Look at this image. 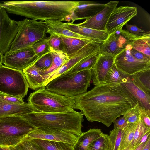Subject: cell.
I'll use <instances>...</instances> for the list:
<instances>
[{"label": "cell", "mask_w": 150, "mask_h": 150, "mask_svg": "<svg viewBox=\"0 0 150 150\" xmlns=\"http://www.w3.org/2000/svg\"><path fill=\"white\" fill-rule=\"evenodd\" d=\"M75 107L87 120L109 127L137 103L135 98L121 84L103 83L74 98Z\"/></svg>", "instance_id": "6da1fadb"}, {"label": "cell", "mask_w": 150, "mask_h": 150, "mask_svg": "<svg viewBox=\"0 0 150 150\" xmlns=\"http://www.w3.org/2000/svg\"><path fill=\"white\" fill-rule=\"evenodd\" d=\"M76 1H9L0 3V6L10 13L35 20L64 21L72 14L79 5Z\"/></svg>", "instance_id": "7a4b0ae2"}, {"label": "cell", "mask_w": 150, "mask_h": 150, "mask_svg": "<svg viewBox=\"0 0 150 150\" xmlns=\"http://www.w3.org/2000/svg\"><path fill=\"white\" fill-rule=\"evenodd\" d=\"M37 128H56L72 133L77 137L82 133L84 120L81 112L74 110L69 112H33L21 116Z\"/></svg>", "instance_id": "3957f363"}, {"label": "cell", "mask_w": 150, "mask_h": 150, "mask_svg": "<svg viewBox=\"0 0 150 150\" xmlns=\"http://www.w3.org/2000/svg\"><path fill=\"white\" fill-rule=\"evenodd\" d=\"M91 80V70L64 73L52 79L44 88L51 92L74 98L87 91Z\"/></svg>", "instance_id": "277c9868"}, {"label": "cell", "mask_w": 150, "mask_h": 150, "mask_svg": "<svg viewBox=\"0 0 150 150\" xmlns=\"http://www.w3.org/2000/svg\"><path fill=\"white\" fill-rule=\"evenodd\" d=\"M28 101L35 112L64 113L74 110V98L51 92L44 87L31 93Z\"/></svg>", "instance_id": "5b68a950"}, {"label": "cell", "mask_w": 150, "mask_h": 150, "mask_svg": "<svg viewBox=\"0 0 150 150\" xmlns=\"http://www.w3.org/2000/svg\"><path fill=\"white\" fill-rule=\"evenodd\" d=\"M37 128L20 116L0 118V146H15Z\"/></svg>", "instance_id": "8992f818"}, {"label": "cell", "mask_w": 150, "mask_h": 150, "mask_svg": "<svg viewBox=\"0 0 150 150\" xmlns=\"http://www.w3.org/2000/svg\"><path fill=\"white\" fill-rule=\"evenodd\" d=\"M47 26L42 21L26 18L18 21V30L9 51L31 47L38 41L47 38Z\"/></svg>", "instance_id": "52a82bcc"}, {"label": "cell", "mask_w": 150, "mask_h": 150, "mask_svg": "<svg viewBox=\"0 0 150 150\" xmlns=\"http://www.w3.org/2000/svg\"><path fill=\"white\" fill-rule=\"evenodd\" d=\"M28 88L22 71L3 65L0 67V92L23 99Z\"/></svg>", "instance_id": "ba28073f"}, {"label": "cell", "mask_w": 150, "mask_h": 150, "mask_svg": "<svg viewBox=\"0 0 150 150\" xmlns=\"http://www.w3.org/2000/svg\"><path fill=\"white\" fill-rule=\"evenodd\" d=\"M44 56L36 54L30 47L7 52L4 55L2 64L7 67L23 71Z\"/></svg>", "instance_id": "9c48e42d"}, {"label": "cell", "mask_w": 150, "mask_h": 150, "mask_svg": "<svg viewBox=\"0 0 150 150\" xmlns=\"http://www.w3.org/2000/svg\"><path fill=\"white\" fill-rule=\"evenodd\" d=\"M128 45L114 57V63L118 69L128 75L150 70V61L140 60L134 57L130 54Z\"/></svg>", "instance_id": "30bf717a"}, {"label": "cell", "mask_w": 150, "mask_h": 150, "mask_svg": "<svg viewBox=\"0 0 150 150\" xmlns=\"http://www.w3.org/2000/svg\"><path fill=\"white\" fill-rule=\"evenodd\" d=\"M134 35L122 28L115 31L100 45L99 54L115 57L125 49Z\"/></svg>", "instance_id": "8fae6325"}, {"label": "cell", "mask_w": 150, "mask_h": 150, "mask_svg": "<svg viewBox=\"0 0 150 150\" xmlns=\"http://www.w3.org/2000/svg\"><path fill=\"white\" fill-rule=\"evenodd\" d=\"M18 29V21L10 18L6 10L1 7L0 8V52L3 54L4 55L9 51Z\"/></svg>", "instance_id": "7c38bea8"}, {"label": "cell", "mask_w": 150, "mask_h": 150, "mask_svg": "<svg viewBox=\"0 0 150 150\" xmlns=\"http://www.w3.org/2000/svg\"><path fill=\"white\" fill-rule=\"evenodd\" d=\"M120 72L122 79L121 84L135 98L140 106L150 110V92L140 83L137 73L128 75Z\"/></svg>", "instance_id": "4fadbf2b"}, {"label": "cell", "mask_w": 150, "mask_h": 150, "mask_svg": "<svg viewBox=\"0 0 150 150\" xmlns=\"http://www.w3.org/2000/svg\"><path fill=\"white\" fill-rule=\"evenodd\" d=\"M78 137L70 132L60 129L47 127L37 128L24 139H39L60 142L73 145Z\"/></svg>", "instance_id": "5bb4252c"}, {"label": "cell", "mask_w": 150, "mask_h": 150, "mask_svg": "<svg viewBox=\"0 0 150 150\" xmlns=\"http://www.w3.org/2000/svg\"><path fill=\"white\" fill-rule=\"evenodd\" d=\"M137 8L135 7H116L111 13L107 22L105 31L109 34L122 28L123 26L137 16Z\"/></svg>", "instance_id": "9a60e30c"}, {"label": "cell", "mask_w": 150, "mask_h": 150, "mask_svg": "<svg viewBox=\"0 0 150 150\" xmlns=\"http://www.w3.org/2000/svg\"><path fill=\"white\" fill-rule=\"evenodd\" d=\"M101 44L91 42L86 45L67 62L50 76L46 81L44 87L51 80L60 75L69 71L73 67L86 58L99 51Z\"/></svg>", "instance_id": "2e32d148"}, {"label": "cell", "mask_w": 150, "mask_h": 150, "mask_svg": "<svg viewBox=\"0 0 150 150\" xmlns=\"http://www.w3.org/2000/svg\"><path fill=\"white\" fill-rule=\"evenodd\" d=\"M119 3L118 1H110L105 4V8L100 12L77 25L92 29L105 31L106 26L108 19Z\"/></svg>", "instance_id": "e0dca14e"}, {"label": "cell", "mask_w": 150, "mask_h": 150, "mask_svg": "<svg viewBox=\"0 0 150 150\" xmlns=\"http://www.w3.org/2000/svg\"><path fill=\"white\" fill-rule=\"evenodd\" d=\"M79 4L70 16L71 23L78 20L86 19L95 16L103 9L105 4L93 1H80Z\"/></svg>", "instance_id": "ac0fdd59"}, {"label": "cell", "mask_w": 150, "mask_h": 150, "mask_svg": "<svg viewBox=\"0 0 150 150\" xmlns=\"http://www.w3.org/2000/svg\"><path fill=\"white\" fill-rule=\"evenodd\" d=\"M114 59L112 56L99 54L91 69L92 80L95 86L104 83L108 71L114 63Z\"/></svg>", "instance_id": "d6986e66"}, {"label": "cell", "mask_w": 150, "mask_h": 150, "mask_svg": "<svg viewBox=\"0 0 150 150\" xmlns=\"http://www.w3.org/2000/svg\"><path fill=\"white\" fill-rule=\"evenodd\" d=\"M66 24L68 28L71 31L101 45L103 43L109 35L105 31L98 30L82 27L71 22H68Z\"/></svg>", "instance_id": "ffe728a7"}, {"label": "cell", "mask_w": 150, "mask_h": 150, "mask_svg": "<svg viewBox=\"0 0 150 150\" xmlns=\"http://www.w3.org/2000/svg\"><path fill=\"white\" fill-rule=\"evenodd\" d=\"M44 22L47 28V33H48L50 35H55L59 36L92 41L83 36L69 30L67 27L66 23L62 22L59 20H47L45 21Z\"/></svg>", "instance_id": "44dd1931"}, {"label": "cell", "mask_w": 150, "mask_h": 150, "mask_svg": "<svg viewBox=\"0 0 150 150\" xmlns=\"http://www.w3.org/2000/svg\"><path fill=\"white\" fill-rule=\"evenodd\" d=\"M35 112L28 102L23 104L9 103L0 105V118L10 116H20Z\"/></svg>", "instance_id": "7402d4cb"}, {"label": "cell", "mask_w": 150, "mask_h": 150, "mask_svg": "<svg viewBox=\"0 0 150 150\" xmlns=\"http://www.w3.org/2000/svg\"><path fill=\"white\" fill-rule=\"evenodd\" d=\"M22 71L27 81L29 88L36 91L44 87L46 81L45 76L42 75L34 64Z\"/></svg>", "instance_id": "603a6c76"}, {"label": "cell", "mask_w": 150, "mask_h": 150, "mask_svg": "<svg viewBox=\"0 0 150 150\" xmlns=\"http://www.w3.org/2000/svg\"><path fill=\"white\" fill-rule=\"evenodd\" d=\"M49 51L52 59V65L47 70L41 73L42 75L45 76V82L50 76L70 60L67 54L62 51L57 50L50 46Z\"/></svg>", "instance_id": "cb8c5ba5"}, {"label": "cell", "mask_w": 150, "mask_h": 150, "mask_svg": "<svg viewBox=\"0 0 150 150\" xmlns=\"http://www.w3.org/2000/svg\"><path fill=\"white\" fill-rule=\"evenodd\" d=\"M60 36L62 40V51L66 53L69 58L74 56L86 45L92 42L74 38Z\"/></svg>", "instance_id": "d4e9b609"}, {"label": "cell", "mask_w": 150, "mask_h": 150, "mask_svg": "<svg viewBox=\"0 0 150 150\" xmlns=\"http://www.w3.org/2000/svg\"><path fill=\"white\" fill-rule=\"evenodd\" d=\"M103 133L99 129H90L86 132H82L78 137L73 145L74 150H86L89 144L99 137Z\"/></svg>", "instance_id": "484cf974"}, {"label": "cell", "mask_w": 150, "mask_h": 150, "mask_svg": "<svg viewBox=\"0 0 150 150\" xmlns=\"http://www.w3.org/2000/svg\"><path fill=\"white\" fill-rule=\"evenodd\" d=\"M129 44L133 49L150 57L149 32L142 35H134L131 39Z\"/></svg>", "instance_id": "4316f807"}, {"label": "cell", "mask_w": 150, "mask_h": 150, "mask_svg": "<svg viewBox=\"0 0 150 150\" xmlns=\"http://www.w3.org/2000/svg\"><path fill=\"white\" fill-rule=\"evenodd\" d=\"M31 140L43 150H74L73 145L68 143L39 139Z\"/></svg>", "instance_id": "83f0119b"}, {"label": "cell", "mask_w": 150, "mask_h": 150, "mask_svg": "<svg viewBox=\"0 0 150 150\" xmlns=\"http://www.w3.org/2000/svg\"><path fill=\"white\" fill-rule=\"evenodd\" d=\"M99 55L98 51L88 56L77 64L69 71L65 73L73 74L84 70H91L95 64Z\"/></svg>", "instance_id": "f1b7e54d"}, {"label": "cell", "mask_w": 150, "mask_h": 150, "mask_svg": "<svg viewBox=\"0 0 150 150\" xmlns=\"http://www.w3.org/2000/svg\"><path fill=\"white\" fill-rule=\"evenodd\" d=\"M137 123H128L123 130L122 140L119 150H122L128 147L133 140Z\"/></svg>", "instance_id": "f546056e"}, {"label": "cell", "mask_w": 150, "mask_h": 150, "mask_svg": "<svg viewBox=\"0 0 150 150\" xmlns=\"http://www.w3.org/2000/svg\"><path fill=\"white\" fill-rule=\"evenodd\" d=\"M86 150H111L109 135L102 133L89 144Z\"/></svg>", "instance_id": "4dcf8cb0"}, {"label": "cell", "mask_w": 150, "mask_h": 150, "mask_svg": "<svg viewBox=\"0 0 150 150\" xmlns=\"http://www.w3.org/2000/svg\"><path fill=\"white\" fill-rule=\"evenodd\" d=\"M150 129L145 127L143 125L141 118L137 123L133 139L127 147L129 150H134L139 145L142 138Z\"/></svg>", "instance_id": "1f68e13d"}, {"label": "cell", "mask_w": 150, "mask_h": 150, "mask_svg": "<svg viewBox=\"0 0 150 150\" xmlns=\"http://www.w3.org/2000/svg\"><path fill=\"white\" fill-rule=\"evenodd\" d=\"M122 80L120 72L114 63L108 71L103 83L111 84H121Z\"/></svg>", "instance_id": "d6a6232c"}, {"label": "cell", "mask_w": 150, "mask_h": 150, "mask_svg": "<svg viewBox=\"0 0 150 150\" xmlns=\"http://www.w3.org/2000/svg\"><path fill=\"white\" fill-rule=\"evenodd\" d=\"M50 37L41 40L31 46L35 54L38 56H43L49 53Z\"/></svg>", "instance_id": "836d02e7"}, {"label": "cell", "mask_w": 150, "mask_h": 150, "mask_svg": "<svg viewBox=\"0 0 150 150\" xmlns=\"http://www.w3.org/2000/svg\"><path fill=\"white\" fill-rule=\"evenodd\" d=\"M123 130L118 128H113L109 135L111 150H119L122 140Z\"/></svg>", "instance_id": "e575fe53"}, {"label": "cell", "mask_w": 150, "mask_h": 150, "mask_svg": "<svg viewBox=\"0 0 150 150\" xmlns=\"http://www.w3.org/2000/svg\"><path fill=\"white\" fill-rule=\"evenodd\" d=\"M52 59L50 53L41 57L34 64L42 73L47 70L51 66Z\"/></svg>", "instance_id": "d590c367"}, {"label": "cell", "mask_w": 150, "mask_h": 150, "mask_svg": "<svg viewBox=\"0 0 150 150\" xmlns=\"http://www.w3.org/2000/svg\"><path fill=\"white\" fill-rule=\"evenodd\" d=\"M128 123H137L140 119L139 105L137 103L123 115Z\"/></svg>", "instance_id": "8d00e7d4"}, {"label": "cell", "mask_w": 150, "mask_h": 150, "mask_svg": "<svg viewBox=\"0 0 150 150\" xmlns=\"http://www.w3.org/2000/svg\"><path fill=\"white\" fill-rule=\"evenodd\" d=\"M13 147L15 150H43L40 147L31 140L25 139H24Z\"/></svg>", "instance_id": "74e56055"}, {"label": "cell", "mask_w": 150, "mask_h": 150, "mask_svg": "<svg viewBox=\"0 0 150 150\" xmlns=\"http://www.w3.org/2000/svg\"><path fill=\"white\" fill-rule=\"evenodd\" d=\"M24 102L21 98L0 92V105L9 103L23 104Z\"/></svg>", "instance_id": "f35d334b"}, {"label": "cell", "mask_w": 150, "mask_h": 150, "mask_svg": "<svg viewBox=\"0 0 150 150\" xmlns=\"http://www.w3.org/2000/svg\"><path fill=\"white\" fill-rule=\"evenodd\" d=\"M137 74L140 83L150 92V70L143 71Z\"/></svg>", "instance_id": "ab89813d"}, {"label": "cell", "mask_w": 150, "mask_h": 150, "mask_svg": "<svg viewBox=\"0 0 150 150\" xmlns=\"http://www.w3.org/2000/svg\"><path fill=\"white\" fill-rule=\"evenodd\" d=\"M140 118L144 125L150 129V110H146L139 105Z\"/></svg>", "instance_id": "60d3db41"}, {"label": "cell", "mask_w": 150, "mask_h": 150, "mask_svg": "<svg viewBox=\"0 0 150 150\" xmlns=\"http://www.w3.org/2000/svg\"><path fill=\"white\" fill-rule=\"evenodd\" d=\"M50 46L58 51H62V40L60 36L53 35L50 36Z\"/></svg>", "instance_id": "b9f144b4"}, {"label": "cell", "mask_w": 150, "mask_h": 150, "mask_svg": "<svg viewBox=\"0 0 150 150\" xmlns=\"http://www.w3.org/2000/svg\"><path fill=\"white\" fill-rule=\"evenodd\" d=\"M128 46L130 54L134 57L140 60L150 61V57L133 49L129 44Z\"/></svg>", "instance_id": "7bdbcfd3"}, {"label": "cell", "mask_w": 150, "mask_h": 150, "mask_svg": "<svg viewBox=\"0 0 150 150\" xmlns=\"http://www.w3.org/2000/svg\"><path fill=\"white\" fill-rule=\"evenodd\" d=\"M127 30L131 33L136 35H141L145 34L146 32L138 27L135 25L125 24Z\"/></svg>", "instance_id": "ee69618b"}, {"label": "cell", "mask_w": 150, "mask_h": 150, "mask_svg": "<svg viewBox=\"0 0 150 150\" xmlns=\"http://www.w3.org/2000/svg\"><path fill=\"white\" fill-rule=\"evenodd\" d=\"M113 123L114 125V128H118L122 130L124 129L128 124L123 115L115 120Z\"/></svg>", "instance_id": "f6af8a7d"}, {"label": "cell", "mask_w": 150, "mask_h": 150, "mask_svg": "<svg viewBox=\"0 0 150 150\" xmlns=\"http://www.w3.org/2000/svg\"><path fill=\"white\" fill-rule=\"evenodd\" d=\"M142 150H150V137L148 138Z\"/></svg>", "instance_id": "bcb514c9"}, {"label": "cell", "mask_w": 150, "mask_h": 150, "mask_svg": "<svg viewBox=\"0 0 150 150\" xmlns=\"http://www.w3.org/2000/svg\"><path fill=\"white\" fill-rule=\"evenodd\" d=\"M0 150H15L12 146H0Z\"/></svg>", "instance_id": "7dc6e473"}, {"label": "cell", "mask_w": 150, "mask_h": 150, "mask_svg": "<svg viewBox=\"0 0 150 150\" xmlns=\"http://www.w3.org/2000/svg\"><path fill=\"white\" fill-rule=\"evenodd\" d=\"M147 141L144 142L142 143L139 144V146L134 150H142L145 145V144Z\"/></svg>", "instance_id": "c3c4849f"}, {"label": "cell", "mask_w": 150, "mask_h": 150, "mask_svg": "<svg viewBox=\"0 0 150 150\" xmlns=\"http://www.w3.org/2000/svg\"><path fill=\"white\" fill-rule=\"evenodd\" d=\"M4 55L0 52V67L2 65V62Z\"/></svg>", "instance_id": "681fc988"}, {"label": "cell", "mask_w": 150, "mask_h": 150, "mask_svg": "<svg viewBox=\"0 0 150 150\" xmlns=\"http://www.w3.org/2000/svg\"><path fill=\"white\" fill-rule=\"evenodd\" d=\"M122 150H129L128 147H127V148H126Z\"/></svg>", "instance_id": "f907efd6"}, {"label": "cell", "mask_w": 150, "mask_h": 150, "mask_svg": "<svg viewBox=\"0 0 150 150\" xmlns=\"http://www.w3.org/2000/svg\"><path fill=\"white\" fill-rule=\"evenodd\" d=\"M1 7L0 6V8H1Z\"/></svg>", "instance_id": "816d5d0a"}]
</instances>
